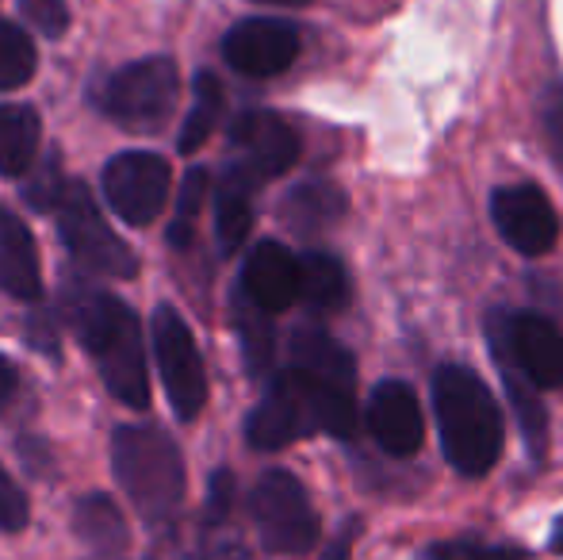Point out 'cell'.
Segmentation results:
<instances>
[{
	"label": "cell",
	"instance_id": "obj_1",
	"mask_svg": "<svg viewBox=\"0 0 563 560\" xmlns=\"http://www.w3.org/2000/svg\"><path fill=\"white\" fill-rule=\"evenodd\" d=\"M66 315L74 322L81 345L92 353L100 381L119 404L146 411L150 407V373H146V338L142 322L123 299L108 296L97 284L74 281L66 288Z\"/></svg>",
	"mask_w": 563,
	"mask_h": 560
},
{
	"label": "cell",
	"instance_id": "obj_2",
	"mask_svg": "<svg viewBox=\"0 0 563 560\" xmlns=\"http://www.w3.org/2000/svg\"><path fill=\"white\" fill-rule=\"evenodd\" d=\"M433 411L441 449L464 476H487L503 457V411L490 388L464 365H441L433 373Z\"/></svg>",
	"mask_w": 563,
	"mask_h": 560
},
{
	"label": "cell",
	"instance_id": "obj_3",
	"mask_svg": "<svg viewBox=\"0 0 563 560\" xmlns=\"http://www.w3.org/2000/svg\"><path fill=\"white\" fill-rule=\"evenodd\" d=\"M115 480L150 526H169L185 499V457L162 426H119L112 438Z\"/></svg>",
	"mask_w": 563,
	"mask_h": 560
},
{
	"label": "cell",
	"instance_id": "obj_4",
	"mask_svg": "<svg viewBox=\"0 0 563 560\" xmlns=\"http://www.w3.org/2000/svg\"><path fill=\"white\" fill-rule=\"evenodd\" d=\"M261 546L276 557H303L319 541V510L288 469H268L250 495Z\"/></svg>",
	"mask_w": 563,
	"mask_h": 560
},
{
	"label": "cell",
	"instance_id": "obj_5",
	"mask_svg": "<svg viewBox=\"0 0 563 560\" xmlns=\"http://www.w3.org/2000/svg\"><path fill=\"white\" fill-rule=\"evenodd\" d=\"M180 97L177 62L157 54L115 69L100 89V108L126 131H162Z\"/></svg>",
	"mask_w": 563,
	"mask_h": 560
},
{
	"label": "cell",
	"instance_id": "obj_6",
	"mask_svg": "<svg viewBox=\"0 0 563 560\" xmlns=\"http://www.w3.org/2000/svg\"><path fill=\"white\" fill-rule=\"evenodd\" d=\"M150 342H154V358L162 369L165 396H169L173 411L180 422L200 419L203 404H208V369H203L200 345L192 338V327L177 307L162 304L150 319Z\"/></svg>",
	"mask_w": 563,
	"mask_h": 560
},
{
	"label": "cell",
	"instance_id": "obj_7",
	"mask_svg": "<svg viewBox=\"0 0 563 560\" xmlns=\"http://www.w3.org/2000/svg\"><path fill=\"white\" fill-rule=\"evenodd\" d=\"M58 231L66 250L85 265V270L108 273V277H134L139 273V257L123 239L108 227L100 216L92 193L81 180H69L66 196L58 204Z\"/></svg>",
	"mask_w": 563,
	"mask_h": 560
},
{
	"label": "cell",
	"instance_id": "obj_8",
	"mask_svg": "<svg viewBox=\"0 0 563 560\" xmlns=\"http://www.w3.org/2000/svg\"><path fill=\"white\" fill-rule=\"evenodd\" d=\"M322 430L319 419V396H314L311 381L299 369H280L268 384L265 399L253 407L250 422H245V438L253 449H284L291 441L307 438V433Z\"/></svg>",
	"mask_w": 563,
	"mask_h": 560
},
{
	"label": "cell",
	"instance_id": "obj_9",
	"mask_svg": "<svg viewBox=\"0 0 563 560\" xmlns=\"http://www.w3.org/2000/svg\"><path fill=\"white\" fill-rule=\"evenodd\" d=\"M173 169L154 150H126L104 165V196L131 227H150L169 200Z\"/></svg>",
	"mask_w": 563,
	"mask_h": 560
},
{
	"label": "cell",
	"instance_id": "obj_10",
	"mask_svg": "<svg viewBox=\"0 0 563 560\" xmlns=\"http://www.w3.org/2000/svg\"><path fill=\"white\" fill-rule=\"evenodd\" d=\"M487 338L498 342L541 392L563 388V334L533 311H490Z\"/></svg>",
	"mask_w": 563,
	"mask_h": 560
},
{
	"label": "cell",
	"instance_id": "obj_11",
	"mask_svg": "<svg viewBox=\"0 0 563 560\" xmlns=\"http://www.w3.org/2000/svg\"><path fill=\"white\" fill-rule=\"evenodd\" d=\"M490 219H495L498 234L526 257L549 254L560 239L556 208H552V200L537 185L495 188V196H490Z\"/></svg>",
	"mask_w": 563,
	"mask_h": 560
},
{
	"label": "cell",
	"instance_id": "obj_12",
	"mask_svg": "<svg viewBox=\"0 0 563 560\" xmlns=\"http://www.w3.org/2000/svg\"><path fill=\"white\" fill-rule=\"evenodd\" d=\"M223 58L245 77H276L299 58V31L288 20L253 15L227 31Z\"/></svg>",
	"mask_w": 563,
	"mask_h": 560
},
{
	"label": "cell",
	"instance_id": "obj_13",
	"mask_svg": "<svg viewBox=\"0 0 563 560\" xmlns=\"http://www.w3.org/2000/svg\"><path fill=\"white\" fill-rule=\"evenodd\" d=\"M368 430L391 457H415L426 438V419L418 396L402 381H379L368 396Z\"/></svg>",
	"mask_w": 563,
	"mask_h": 560
},
{
	"label": "cell",
	"instance_id": "obj_14",
	"mask_svg": "<svg viewBox=\"0 0 563 560\" xmlns=\"http://www.w3.org/2000/svg\"><path fill=\"white\" fill-rule=\"evenodd\" d=\"M230 142L242 150L245 169L261 180L288 173L299 157V135L276 112H242L230 128Z\"/></svg>",
	"mask_w": 563,
	"mask_h": 560
},
{
	"label": "cell",
	"instance_id": "obj_15",
	"mask_svg": "<svg viewBox=\"0 0 563 560\" xmlns=\"http://www.w3.org/2000/svg\"><path fill=\"white\" fill-rule=\"evenodd\" d=\"M242 296L276 315L299 299V257L284 242H257L245 257Z\"/></svg>",
	"mask_w": 563,
	"mask_h": 560
},
{
	"label": "cell",
	"instance_id": "obj_16",
	"mask_svg": "<svg viewBox=\"0 0 563 560\" xmlns=\"http://www.w3.org/2000/svg\"><path fill=\"white\" fill-rule=\"evenodd\" d=\"M291 369L307 373L311 381L327 384V388L338 392H356V365L353 353L345 350L341 342L327 334L319 327H299L291 334Z\"/></svg>",
	"mask_w": 563,
	"mask_h": 560
},
{
	"label": "cell",
	"instance_id": "obj_17",
	"mask_svg": "<svg viewBox=\"0 0 563 560\" xmlns=\"http://www.w3.org/2000/svg\"><path fill=\"white\" fill-rule=\"evenodd\" d=\"M0 288L8 296L23 299V304L43 296L35 239L23 227V219H15L12 211H0Z\"/></svg>",
	"mask_w": 563,
	"mask_h": 560
},
{
	"label": "cell",
	"instance_id": "obj_18",
	"mask_svg": "<svg viewBox=\"0 0 563 560\" xmlns=\"http://www.w3.org/2000/svg\"><path fill=\"white\" fill-rule=\"evenodd\" d=\"M261 185V177H253L242 162L230 165L223 185H219L216 200V234L223 254H238L242 242L253 231V188Z\"/></svg>",
	"mask_w": 563,
	"mask_h": 560
},
{
	"label": "cell",
	"instance_id": "obj_19",
	"mask_svg": "<svg viewBox=\"0 0 563 560\" xmlns=\"http://www.w3.org/2000/svg\"><path fill=\"white\" fill-rule=\"evenodd\" d=\"M490 353H495V361H498V373H503L506 396H510V407L521 422V433H526V441L533 446V453H541L544 438H549V411H544L541 396H537L541 388L529 381L526 369H521L498 342H490Z\"/></svg>",
	"mask_w": 563,
	"mask_h": 560
},
{
	"label": "cell",
	"instance_id": "obj_20",
	"mask_svg": "<svg viewBox=\"0 0 563 560\" xmlns=\"http://www.w3.org/2000/svg\"><path fill=\"white\" fill-rule=\"evenodd\" d=\"M43 142V123L31 105H0V173L23 177L31 173Z\"/></svg>",
	"mask_w": 563,
	"mask_h": 560
},
{
	"label": "cell",
	"instance_id": "obj_21",
	"mask_svg": "<svg viewBox=\"0 0 563 560\" xmlns=\"http://www.w3.org/2000/svg\"><path fill=\"white\" fill-rule=\"evenodd\" d=\"M74 534L100 557H115L126 549V523L112 495H85L74 507Z\"/></svg>",
	"mask_w": 563,
	"mask_h": 560
},
{
	"label": "cell",
	"instance_id": "obj_22",
	"mask_svg": "<svg viewBox=\"0 0 563 560\" xmlns=\"http://www.w3.org/2000/svg\"><path fill=\"white\" fill-rule=\"evenodd\" d=\"M345 211V196L338 193L327 180H307L296 185L284 200V219L296 227L299 234H319L327 227H334Z\"/></svg>",
	"mask_w": 563,
	"mask_h": 560
},
{
	"label": "cell",
	"instance_id": "obj_23",
	"mask_svg": "<svg viewBox=\"0 0 563 560\" xmlns=\"http://www.w3.org/2000/svg\"><path fill=\"white\" fill-rule=\"evenodd\" d=\"M299 299H307L319 311H338L349 299V273L330 254L299 257Z\"/></svg>",
	"mask_w": 563,
	"mask_h": 560
},
{
	"label": "cell",
	"instance_id": "obj_24",
	"mask_svg": "<svg viewBox=\"0 0 563 560\" xmlns=\"http://www.w3.org/2000/svg\"><path fill=\"white\" fill-rule=\"evenodd\" d=\"M223 105H227V97H223V85H219V77L216 74L196 77L192 112H188L185 128H180V135H177L180 154H196V150L211 139V131H216L219 120H223Z\"/></svg>",
	"mask_w": 563,
	"mask_h": 560
},
{
	"label": "cell",
	"instance_id": "obj_25",
	"mask_svg": "<svg viewBox=\"0 0 563 560\" xmlns=\"http://www.w3.org/2000/svg\"><path fill=\"white\" fill-rule=\"evenodd\" d=\"M35 74V43L23 28L0 20V92L23 89Z\"/></svg>",
	"mask_w": 563,
	"mask_h": 560
},
{
	"label": "cell",
	"instance_id": "obj_26",
	"mask_svg": "<svg viewBox=\"0 0 563 560\" xmlns=\"http://www.w3.org/2000/svg\"><path fill=\"white\" fill-rule=\"evenodd\" d=\"M238 330H242V353L250 373L265 376L268 365H273V322H268V311H261L257 304H250L242 296V304H238Z\"/></svg>",
	"mask_w": 563,
	"mask_h": 560
},
{
	"label": "cell",
	"instance_id": "obj_27",
	"mask_svg": "<svg viewBox=\"0 0 563 560\" xmlns=\"http://www.w3.org/2000/svg\"><path fill=\"white\" fill-rule=\"evenodd\" d=\"M208 193H211V173L208 169H188L185 180H180L177 216H173V223H169V242L177 250H185L188 242H192L196 216H200V208L208 204Z\"/></svg>",
	"mask_w": 563,
	"mask_h": 560
},
{
	"label": "cell",
	"instance_id": "obj_28",
	"mask_svg": "<svg viewBox=\"0 0 563 560\" xmlns=\"http://www.w3.org/2000/svg\"><path fill=\"white\" fill-rule=\"evenodd\" d=\"M66 185H69V180H62V157L51 154V157H43V165L35 169V177L23 185V196H27L31 208L58 211L62 196H66Z\"/></svg>",
	"mask_w": 563,
	"mask_h": 560
},
{
	"label": "cell",
	"instance_id": "obj_29",
	"mask_svg": "<svg viewBox=\"0 0 563 560\" xmlns=\"http://www.w3.org/2000/svg\"><path fill=\"white\" fill-rule=\"evenodd\" d=\"M430 560H529V549L521 546H483V541H441L433 546Z\"/></svg>",
	"mask_w": 563,
	"mask_h": 560
},
{
	"label": "cell",
	"instance_id": "obj_30",
	"mask_svg": "<svg viewBox=\"0 0 563 560\" xmlns=\"http://www.w3.org/2000/svg\"><path fill=\"white\" fill-rule=\"evenodd\" d=\"M20 15L43 35L58 39L69 28V8L66 0H20Z\"/></svg>",
	"mask_w": 563,
	"mask_h": 560
},
{
	"label": "cell",
	"instance_id": "obj_31",
	"mask_svg": "<svg viewBox=\"0 0 563 560\" xmlns=\"http://www.w3.org/2000/svg\"><path fill=\"white\" fill-rule=\"evenodd\" d=\"M23 526H27V499H23V492L12 484V476L0 469V530L15 534V530H23Z\"/></svg>",
	"mask_w": 563,
	"mask_h": 560
},
{
	"label": "cell",
	"instance_id": "obj_32",
	"mask_svg": "<svg viewBox=\"0 0 563 560\" xmlns=\"http://www.w3.org/2000/svg\"><path fill=\"white\" fill-rule=\"evenodd\" d=\"M230 507H234V476L227 469H219L211 476V487H208V523L219 526L230 518Z\"/></svg>",
	"mask_w": 563,
	"mask_h": 560
},
{
	"label": "cell",
	"instance_id": "obj_33",
	"mask_svg": "<svg viewBox=\"0 0 563 560\" xmlns=\"http://www.w3.org/2000/svg\"><path fill=\"white\" fill-rule=\"evenodd\" d=\"M544 131H549V142H552V154H556V162L563 165V85H552L549 92H544Z\"/></svg>",
	"mask_w": 563,
	"mask_h": 560
},
{
	"label": "cell",
	"instance_id": "obj_34",
	"mask_svg": "<svg viewBox=\"0 0 563 560\" xmlns=\"http://www.w3.org/2000/svg\"><path fill=\"white\" fill-rule=\"evenodd\" d=\"M27 342L35 345L38 353H46V358H58V330H54V319L43 311H35L27 319Z\"/></svg>",
	"mask_w": 563,
	"mask_h": 560
},
{
	"label": "cell",
	"instance_id": "obj_35",
	"mask_svg": "<svg viewBox=\"0 0 563 560\" xmlns=\"http://www.w3.org/2000/svg\"><path fill=\"white\" fill-rule=\"evenodd\" d=\"M20 392V373H15V365L12 361L0 353V404H8V399Z\"/></svg>",
	"mask_w": 563,
	"mask_h": 560
},
{
	"label": "cell",
	"instance_id": "obj_36",
	"mask_svg": "<svg viewBox=\"0 0 563 560\" xmlns=\"http://www.w3.org/2000/svg\"><path fill=\"white\" fill-rule=\"evenodd\" d=\"M203 560H250L238 541H211L208 549H203Z\"/></svg>",
	"mask_w": 563,
	"mask_h": 560
},
{
	"label": "cell",
	"instance_id": "obj_37",
	"mask_svg": "<svg viewBox=\"0 0 563 560\" xmlns=\"http://www.w3.org/2000/svg\"><path fill=\"white\" fill-rule=\"evenodd\" d=\"M349 553H353V530H341V538L322 553V560H349Z\"/></svg>",
	"mask_w": 563,
	"mask_h": 560
},
{
	"label": "cell",
	"instance_id": "obj_38",
	"mask_svg": "<svg viewBox=\"0 0 563 560\" xmlns=\"http://www.w3.org/2000/svg\"><path fill=\"white\" fill-rule=\"evenodd\" d=\"M552 549H556V553H563V518L556 526H552Z\"/></svg>",
	"mask_w": 563,
	"mask_h": 560
},
{
	"label": "cell",
	"instance_id": "obj_39",
	"mask_svg": "<svg viewBox=\"0 0 563 560\" xmlns=\"http://www.w3.org/2000/svg\"><path fill=\"white\" fill-rule=\"evenodd\" d=\"M265 4H299V0H265Z\"/></svg>",
	"mask_w": 563,
	"mask_h": 560
}]
</instances>
